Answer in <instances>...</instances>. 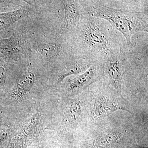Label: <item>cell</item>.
Wrapping results in <instances>:
<instances>
[{"label":"cell","mask_w":148,"mask_h":148,"mask_svg":"<svg viewBox=\"0 0 148 148\" xmlns=\"http://www.w3.org/2000/svg\"><path fill=\"white\" fill-rule=\"evenodd\" d=\"M74 54L92 62L103 61L111 53L121 50L124 37L105 19L88 14L68 37Z\"/></svg>","instance_id":"1"},{"label":"cell","mask_w":148,"mask_h":148,"mask_svg":"<svg viewBox=\"0 0 148 148\" xmlns=\"http://www.w3.org/2000/svg\"><path fill=\"white\" fill-rule=\"evenodd\" d=\"M89 13L108 21L125 40L126 46L131 45L133 35L148 32V12H137L114 8L103 1H89Z\"/></svg>","instance_id":"2"},{"label":"cell","mask_w":148,"mask_h":148,"mask_svg":"<svg viewBox=\"0 0 148 148\" xmlns=\"http://www.w3.org/2000/svg\"><path fill=\"white\" fill-rule=\"evenodd\" d=\"M103 64L104 76L108 79V86L121 96L125 73V58L122 49L109 54L103 61Z\"/></svg>","instance_id":"3"},{"label":"cell","mask_w":148,"mask_h":148,"mask_svg":"<svg viewBox=\"0 0 148 148\" xmlns=\"http://www.w3.org/2000/svg\"><path fill=\"white\" fill-rule=\"evenodd\" d=\"M61 2L65 12L59 33L68 38L83 18L89 14V3L88 1H63Z\"/></svg>","instance_id":"4"},{"label":"cell","mask_w":148,"mask_h":148,"mask_svg":"<svg viewBox=\"0 0 148 148\" xmlns=\"http://www.w3.org/2000/svg\"><path fill=\"white\" fill-rule=\"evenodd\" d=\"M103 61L94 62L86 71L68 80L66 89L70 92H80L104 76Z\"/></svg>","instance_id":"5"},{"label":"cell","mask_w":148,"mask_h":148,"mask_svg":"<svg viewBox=\"0 0 148 148\" xmlns=\"http://www.w3.org/2000/svg\"><path fill=\"white\" fill-rule=\"evenodd\" d=\"M104 90L99 91L95 96L92 111V116L94 117H104L120 110L130 112L126 106L115 99L114 95L117 94L111 90L108 86Z\"/></svg>","instance_id":"6"},{"label":"cell","mask_w":148,"mask_h":148,"mask_svg":"<svg viewBox=\"0 0 148 148\" xmlns=\"http://www.w3.org/2000/svg\"><path fill=\"white\" fill-rule=\"evenodd\" d=\"M93 63L90 59L73 54L57 64L58 66L56 74V81L61 82L66 77L82 73Z\"/></svg>","instance_id":"7"},{"label":"cell","mask_w":148,"mask_h":148,"mask_svg":"<svg viewBox=\"0 0 148 148\" xmlns=\"http://www.w3.org/2000/svg\"><path fill=\"white\" fill-rule=\"evenodd\" d=\"M35 79L34 74L32 72L26 73L14 86L11 96L16 101H24L32 89Z\"/></svg>","instance_id":"8"},{"label":"cell","mask_w":148,"mask_h":148,"mask_svg":"<svg viewBox=\"0 0 148 148\" xmlns=\"http://www.w3.org/2000/svg\"><path fill=\"white\" fill-rule=\"evenodd\" d=\"M25 47L20 35L14 34L8 38H0V59L14 53H24Z\"/></svg>","instance_id":"9"},{"label":"cell","mask_w":148,"mask_h":148,"mask_svg":"<svg viewBox=\"0 0 148 148\" xmlns=\"http://www.w3.org/2000/svg\"><path fill=\"white\" fill-rule=\"evenodd\" d=\"M82 113V106L80 102L78 101L71 102L65 109L63 123L66 127L75 128L80 120Z\"/></svg>","instance_id":"10"},{"label":"cell","mask_w":148,"mask_h":148,"mask_svg":"<svg viewBox=\"0 0 148 148\" xmlns=\"http://www.w3.org/2000/svg\"><path fill=\"white\" fill-rule=\"evenodd\" d=\"M106 5L114 8L137 12H148V1H103Z\"/></svg>","instance_id":"11"},{"label":"cell","mask_w":148,"mask_h":148,"mask_svg":"<svg viewBox=\"0 0 148 148\" xmlns=\"http://www.w3.org/2000/svg\"><path fill=\"white\" fill-rule=\"evenodd\" d=\"M39 117V114L36 113L24 122L14 138L16 142H24L34 135L38 123Z\"/></svg>","instance_id":"12"},{"label":"cell","mask_w":148,"mask_h":148,"mask_svg":"<svg viewBox=\"0 0 148 148\" xmlns=\"http://www.w3.org/2000/svg\"><path fill=\"white\" fill-rule=\"evenodd\" d=\"M120 139L116 132H107L98 136L93 142V146L95 148H112L117 144Z\"/></svg>","instance_id":"13"},{"label":"cell","mask_w":148,"mask_h":148,"mask_svg":"<svg viewBox=\"0 0 148 148\" xmlns=\"http://www.w3.org/2000/svg\"><path fill=\"white\" fill-rule=\"evenodd\" d=\"M6 58L0 59V90L4 86L6 75Z\"/></svg>","instance_id":"14"},{"label":"cell","mask_w":148,"mask_h":148,"mask_svg":"<svg viewBox=\"0 0 148 148\" xmlns=\"http://www.w3.org/2000/svg\"><path fill=\"white\" fill-rule=\"evenodd\" d=\"M6 136V133L3 130H0V142L5 138Z\"/></svg>","instance_id":"15"}]
</instances>
